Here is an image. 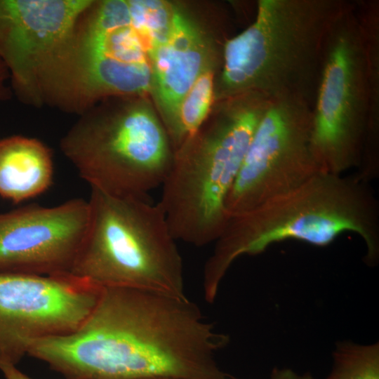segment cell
<instances>
[{
	"label": "cell",
	"mask_w": 379,
	"mask_h": 379,
	"mask_svg": "<svg viewBox=\"0 0 379 379\" xmlns=\"http://www.w3.org/2000/svg\"><path fill=\"white\" fill-rule=\"evenodd\" d=\"M228 340L186 297L107 288L76 331L27 354L67 379H239L216 361Z\"/></svg>",
	"instance_id": "obj_1"
},
{
	"label": "cell",
	"mask_w": 379,
	"mask_h": 379,
	"mask_svg": "<svg viewBox=\"0 0 379 379\" xmlns=\"http://www.w3.org/2000/svg\"><path fill=\"white\" fill-rule=\"evenodd\" d=\"M345 232L362 239L366 247L365 262L375 264L379 208L368 183L356 174L320 172L295 189L229 218L206 262L204 290L215 294L239 256L258 255L288 240L326 246Z\"/></svg>",
	"instance_id": "obj_2"
},
{
	"label": "cell",
	"mask_w": 379,
	"mask_h": 379,
	"mask_svg": "<svg viewBox=\"0 0 379 379\" xmlns=\"http://www.w3.org/2000/svg\"><path fill=\"white\" fill-rule=\"evenodd\" d=\"M344 0H259L254 21L227 40L214 102L257 92L312 107L327 30Z\"/></svg>",
	"instance_id": "obj_3"
},
{
	"label": "cell",
	"mask_w": 379,
	"mask_h": 379,
	"mask_svg": "<svg viewBox=\"0 0 379 379\" xmlns=\"http://www.w3.org/2000/svg\"><path fill=\"white\" fill-rule=\"evenodd\" d=\"M271 103L256 92L218 101L174 150L159 202L175 240L202 246L222 234L229 219L226 197Z\"/></svg>",
	"instance_id": "obj_4"
},
{
	"label": "cell",
	"mask_w": 379,
	"mask_h": 379,
	"mask_svg": "<svg viewBox=\"0 0 379 379\" xmlns=\"http://www.w3.org/2000/svg\"><path fill=\"white\" fill-rule=\"evenodd\" d=\"M89 222L70 274L103 288L185 298L182 262L159 204L91 188Z\"/></svg>",
	"instance_id": "obj_5"
},
{
	"label": "cell",
	"mask_w": 379,
	"mask_h": 379,
	"mask_svg": "<svg viewBox=\"0 0 379 379\" xmlns=\"http://www.w3.org/2000/svg\"><path fill=\"white\" fill-rule=\"evenodd\" d=\"M121 99L95 104L80 114L61 139L60 148L91 188L147 196L166 177L173 147L145 100Z\"/></svg>",
	"instance_id": "obj_6"
},
{
	"label": "cell",
	"mask_w": 379,
	"mask_h": 379,
	"mask_svg": "<svg viewBox=\"0 0 379 379\" xmlns=\"http://www.w3.org/2000/svg\"><path fill=\"white\" fill-rule=\"evenodd\" d=\"M370 110L366 46L354 1L331 22L312 106V145L323 172L359 168Z\"/></svg>",
	"instance_id": "obj_7"
},
{
	"label": "cell",
	"mask_w": 379,
	"mask_h": 379,
	"mask_svg": "<svg viewBox=\"0 0 379 379\" xmlns=\"http://www.w3.org/2000/svg\"><path fill=\"white\" fill-rule=\"evenodd\" d=\"M323 172L312 145V107L273 100L258 125L225 199L228 217L241 214Z\"/></svg>",
	"instance_id": "obj_8"
},
{
	"label": "cell",
	"mask_w": 379,
	"mask_h": 379,
	"mask_svg": "<svg viewBox=\"0 0 379 379\" xmlns=\"http://www.w3.org/2000/svg\"><path fill=\"white\" fill-rule=\"evenodd\" d=\"M94 0H0V60L12 93L45 104L49 84Z\"/></svg>",
	"instance_id": "obj_9"
},
{
	"label": "cell",
	"mask_w": 379,
	"mask_h": 379,
	"mask_svg": "<svg viewBox=\"0 0 379 379\" xmlns=\"http://www.w3.org/2000/svg\"><path fill=\"white\" fill-rule=\"evenodd\" d=\"M102 290L70 273L0 274V366H16L35 342L76 331Z\"/></svg>",
	"instance_id": "obj_10"
},
{
	"label": "cell",
	"mask_w": 379,
	"mask_h": 379,
	"mask_svg": "<svg viewBox=\"0 0 379 379\" xmlns=\"http://www.w3.org/2000/svg\"><path fill=\"white\" fill-rule=\"evenodd\" d=\"M88 222L89 204L83 199L0 213V274L70 273Z\"/></svg>",
	"instance_id": "obj_11"
},
{
	"label": "cell",
	"mask_w": 379,
	"mask_h": 379,
	"mask_svg": "<svg viewBox=\"0 0 379 379\" xmlns=\"http://www.w3.org/2000/svg\"><path fill=\"white\" fill-rule=\"evenodd\" d=\"M225 42L218 45L176 6L169 37L149 55L150 94L169 138L181 100L208 65L222 60Z\"/></svg>",
	"instance_id": "obj_12"
},
{
	"label": "cell",
	"mask_w": 379,
	"mask_h": 379,
	"mask_svg": "<svg viewBox=\"0 0 379 379\" xmlns=\"http://www.w3.org/2000/svg\"><path fill=\"white\" fill-rule=\"evenodd\" d=\"M50 149L40 140L12 135L0 140V196L18 204L47 190L53 182Z\"/></svg>",
	"instance_id": "obj_13"
},
{
	"label": "cell",
	"mask_w": 379,
	"mask_h": 379,
	"mask_svg": "<svg viewBox=\"0 0 379 379\" xmlns=\"http://www.w3.org/2000/svg\"><path fill=\"white\" fill-rule=\"evenodd\" d=\"M222 62L208 65L181 100L170 135L174 150L192 136L209 117L214 105L217 70Z\"/></svg>",
	"instance_id": "obj_14"
},
{
	"label": "cell",
	"mask_w": 379,
	"mask_h": 379,
	"mask_svg": "<svg viewBox=\"0 0 379 379\" xmlns=\"http://www.w3.org/2000/svg\"><path fill=\"white\" fill-rule=\"evenodd\" d=\"M131 25L148 58L170 36L176 6L163 0H128Z\"/></svg>",
	"instance_id": "obj_15"
},
{
	"label": "cell",
	"mask_w": 379,
	"mask_h": 379,
	"mask_svg": "<svg viewBox=\"0 0 379 379\" xmlns=\"http://www.w3.org/2000/svg\"><path fill=\"white\" fill-rule=\"evenodd\" d=\"M326 379H379V343L338 342Z\"/></svg>",
	"instance_id": "obj_16"
},
{
	"label": "cell",
	"mask_w": 379,
	"mask_h": 379,
	"mask_svg": "<svg viewBox=\"0 0 379 379\" xmlns=\"http://www.w3.org/2000/svg\"><path fill=\"white\" fill-rule=\"evenodd\" d=\"M267 379H314L310 373H298L288 368H275Z\"/></svg>",
	"instance_id": "obj_17"
},
{
	"label": "cell",
	"mask_w": 379,
	"mask_h": 379,
	"mask_svg": "<svg viewBox=\"0 0 379 379\" xmlns=\"http://www.w3.org/2000/svg\"><path fill=\"white\" fill-rule=\"evenodd\" d=\"M8 83L10 84L8 72L0 60V102L11 96L12 91Z\"/></svg>",
	"instance_id": "obj_18"
},
{
	"label": "cell",
	"mask_w": 379,
	"mask_h": 379,
	"mask_svg": "<svg viewBox=\"0 0 379 379\" xmlns=\"http://www.w3.org/2000/svg\"><path fill=\"white\" fill-rule=\"evenodd\" d=\"M0 371L3 373L4 379H32L19 370L15 365H1Z\"/></svg>",
	"instance_id": "obj_19"
},
{
	"label": "cell",
	"mask_w": 379,
	"mask_h": 379,
	"mask_svg": "<svg viewBox=\"0 0 379 379\" xmlns=\"http://www.w3.org/2000/svg\"><path fill=\"white\" fill-rule=\"evenodd\" d=\"M152 379H186V378H152Z\"/></svg>",
	"instance_id": "obj_20"
}]
</instances>
